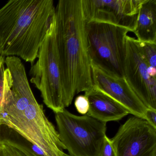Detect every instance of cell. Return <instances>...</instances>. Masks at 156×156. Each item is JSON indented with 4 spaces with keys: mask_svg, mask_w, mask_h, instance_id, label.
<instances>
[{
    "mask_svg": "<svg viewBox=\"0 0 156 156\" xmlns=\"http://www.w3.org/2000/svg\"><path fill=\"white\" fill-rule=\"evenodd\" d=\"M4 63L10 72L12 85L2 104L0 124L15 130L45 156H62L64 147L58 131L35 98L21 60L8 56Z\"/></svg>",
    "mask_w": 156,
    "mask_h": 156,
    "instance_id": "cell-1",
    "label": "cell"
},
{
    "mask_svg": "<svg viewBox=\"0 0 156 156\" xmlns=\"http://www.w3.org/2000/svg\"><path fill=\"white\" fill-rule=\"evenodd\" d=\"M82 0H60L55 9V41L66 108L93 88Z\"/></svg>",
    "mask_w": 156,
    "mask_h": 156,
    "instance_id": "cell-2",
    "label": "cell"
},
{
    "mask_svg": "<svg viewBox=\"0 0 156 156\" xmlns=\"http://www.w3.org/2000/svg\"><path fill=\"white\" fill-rule=\"evenodd\" d=\"M53 0H11L0 9V54L33 64L55 21Z\"/></svg>",
    "mask_w": 156,
    "mask_h": 156,
    "instance_id": "cell-3",
    "label": "cell"
},
{
    "mask_svg": "<svg viewBox=\"0 0 156 156\" xmlns=\"http://www.w3.org/2000/svg\"><path fill=\"white\" fill-rule=\"evenodd\" d=\"M85 30L91 64L111 74L124 77L126 38L130 31L97 22H86Z\"/></svg>",
    "mask_w": 156,
    "mask_h": 156,
    "instance_id": "cell-4",
    "label": "cell"
},
{
    "mask_svg": "<svg viewBox=\"0 0 156 156\" xmlns=\"http://www.w3.org/2000/svg\"><path fill=\"white\" fill-rule=\"evenodd\" d=\"M59 138L73 156H98L106 136V123L67 109L55 113Z\"/></svg>",
    "mask_w": 156,
    "mask_h": 156,
    "instance_id": "cell-5",
    "label": "cell"
},
{
    "mask_svg": "<svg viewBox=\"0 0 156 156\" xmlns=\"http://www.w3.org/2000/svg\"><path fill=\"white\" fill-rule=\"evenodd\" d=\"M32 65L30 82L40 90L44 103L55 113L66 108L55 41V21Z\"/></svg>",
    "mask_w": 156,
    "mask_h": 156,
    "instance_id": "cell-6",
    "label": "cell"
},
{
    "mask_svg": "<svg viewBox=\"0 0 156 156\" xmlns=\"http://www.w3.org/2000/svg\"><path fill=\"white\" fill-rule=\"evenodd\" d=\"M156 69L150 67L140 53L136 38L126 36L124 77L147 108L156 110Z\"/></svg>",
    "mask_w": 156,
    "mask_h": 156,
    "instance_id": "cell-7",
    "label": "cell"
},
{
    "mask_svg": "<svg viewBox=\"0 0 156 156\" xmlns=\"http://www.w3.org/2000/svg\"><path fill=\"white\" fill-rule=\"evenodd\" d=\"M110 140L115 156H156V129L143 119L130 117Z\"/></svg>",
    "mask_w": 156,
    "mask_h": 156,
    "instance_id": "cell-8",
    "label": "cell"
},
{
    "mask_svg": "<svg viewBox=\"0 0 156 156\" xmlns=\"http://www.w3.org/2000/svg\"><path fill=\"white\" fill-rule=\"evenodd\" d=\"M143 0H82L86 22H97L133 32Z\"/></svg>",
    "mask_w": 156,
    "mask_h": 156,
    "instance_id": "cell-9",
    "label": "cell"
},
{
    "mask_svg": "<svg viewBox=\"0 0 156 156\" xmlns=\"http://www.w3.org/2000/svg\"><path fill=\"white\" fill-rule=\"evenodd\" d=\"M94 87L118 102L133 116L145 119L147 109L124 77L111 74L91 64Z\"/></svg>",
    "mask_w": 156,
    "mask_h": 156,
    "instance_id": "cell-10",
    "label": "cell"
},
{
    "mask_svg": "<svg viewBox=\"0 0 156 156\" xmlns=\"http://www.w3.org/2000/svg\"><path fill=\"white\" fill-rule=\"evenodd\" d=\"M84 93L89 104L87 115L98 121L106 123L119 121L129 114L118 102L94 87Z\"/></svg>",
    "mask_w": 156,
    "mask_h": 156,
    "instance_id": "cell-11",
    "label": "cell"
},
{
    "mask_svg": "<svg viewBox=\"0 0 156 156\" xmlns=\"http://www.w3.org/2000/svg\"><path fill=\"white\" fill-rule=\"evenodd\" d=\"M133 33L139 41L156 44V0H143Z\"/></svg>",
    "mask_w": 156,
    "mask_h": 156,
    "instance_id": "cell-12",
    "label": "cell"
},
{
    "mask_svg": "<svg viewBox=\"0 0 156 156\" xmlns=\"http://www.w3.org/2000/svg\"><path fill=\"white\" fill-rule=\"evenodd\" d=\"M0 144L12 146L31 156H45L37 147L5 124H0Z\"/></svg>",
    "mask_w": 156,
    "mask_h": 156,
    "instance_id": "cell-13",
    "label": "cell"
},
{
    "mask_svg": "<svg viewBox=\"0 0 156 156\" xmlns=\"http://www.w3.org/2000/svg\"><path fill=\"white\" fill-rule=\"evenodd\" d=\"M136 42L141 57L150 67L156 69V44L139 41L137 40Z\"/></svg>",
    "mask_w": 156,
    "mask_h": 156,
    "instance_id": "cell-14",
    "label": "cell"
},
{
    "mask_svg": "<svg viewBox=\"0 0 156 156\" xmlns=\"http://www.w3.org/2000/svg\"><path fill=\"white\" fill-rule=\"evenodd\" d=\"M12 77L8 68H5V63L0 67V112L7 90L11 86Z\"/></svg>",
    "mask_w": 156,
    "mask_h": 156,
    "instance_id": "cell-15",
    "label": "cell"
},
{
    "mask_svg": "<svg viewBox=\"0 0 156 156\" xmlns=\"http://www.w3.org/2000/svg\"><path fill=\"white\" fill-rule=\"evenodd\" d=\"M74 105L78 113L83 115L87 114L89 110V104L85 95L78 96L75 100Z\"/></svg>",
    "mask_w": 156,
    "mask_h": 156,
    "instance_id": "cell-16",
    "label": "cell"
},
{
    "mask_svg": "<svg viewBox=\"0 0 156 156\" xmlns=\"http://www.w3.org/2000/svg\"><path fill=\"white\" fill-rule=\"evenodd\" d=\"M98 156H115L111 140L106 136L103 147Z\"/></svg>",
    "mask_w": 156,
    "mask_h": 156,
    "instance_id": "cell-17",
    "label": "cell"
},
{
    "mask_svg": "<svg viewBox=\"0 0 156 156\" xmlns=\"http://www.w3.org/2000/svg\"><path fill=\"white\" fill-rule=\"evenodd\" d=\"M145 119L156 129V110L147 108L145 113Z\"/></svg>",
    "mask_w": 156,
    "mask_h": 156,
    "instance_id": "cell-18",
    "label": "cell"
},
{
    "mask_svg": "<svg viewBox=\"0 0 156 156\" xmlns=\"http://www.w3.org/2000/svg\"><path fill=\"white\" fill-rule=\"evenodd\" d=\"M3 145L8 148V149L9 151L10 152H11V153L12 154L13 156H31L30 155H28L26 153H24L21 151L19 150L18 149L12 147V146H9V145Z\"/></svg>",
    "mask_w": 156,
    "mask_h": 156,
    "instance_id": "cell-19",
    "label": "cell"
},
{
    "mask_svg": "<svg viewBox=\"0 0 156 156\" xmlns=\"http://www.w3.org/2000/svg\"><path fill=\"white\" fill-rule=\"evenodd\" d=\"M0 156H13L7 147L0 144Z\"/></svg>",
    "mask_w": 156,
    "mask_h": 156,
    "instance_id": "cell-20",
    "label": "cell"
},
{
    "mask_svg": "<svg viewBox=\"0 0 156 156\" xmlns=\"http://www.w3.org/2000/svg\"><path fill=\"white\" fill-rule=\"evenodd\" d=\"M5 58H4V56H2L0 54V67L5 62Z\"/></svg>",
    "mask_w": 156,
    "mask_h": 156,
    "instance_id": "cell-21",
    "label": "cell"
},
{
    "mask_svg": "<svg viewBox=\"0 0 156 156\" xmlns=\"http://www.w3.org/2000/svg\"><path fill=\"white\" fill-rule=\"evenodd\" d=\"M62 156H71V155H69V154H66V153H65V152H64Z\"/></svg>",
    "mask_w": 156,
    "mask_h": 156,
    "instance_id": "cell-22",
    "label": "cell"
}]
</instances>
